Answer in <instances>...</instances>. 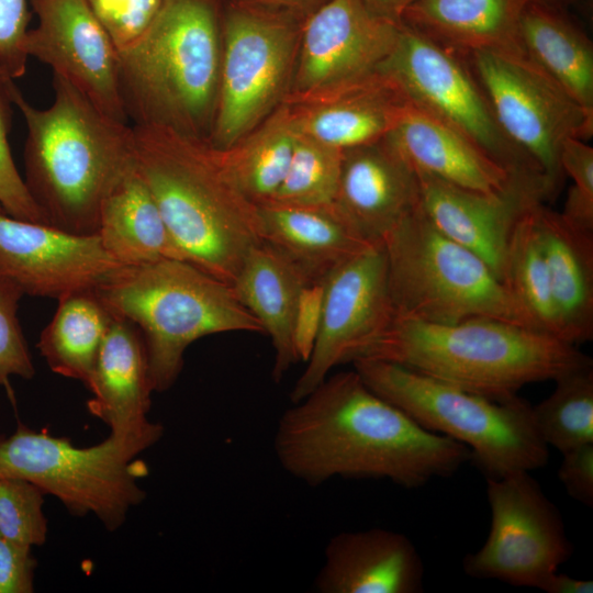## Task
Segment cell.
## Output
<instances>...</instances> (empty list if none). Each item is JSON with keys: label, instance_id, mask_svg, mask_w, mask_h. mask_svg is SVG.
Listing matches in <instances>:
<instances>
[{"label": "cell", "instance_id": "cell-1", "mask_svg": "<svg viewBox=\"0 0 593 593\" xmlns=\"http://www.w3.org/2000/svg\"><path fill=\"white\" fill-rule=\"evenodd\" d=\"M273 450L287 473L312 486L339 477L415 489L471 460L465 445L418 425L355 369L329 373L286 410Z\"/></svg>", "mask_w": 593, "mask_h": 593}, {"label": "cell", "instance_id": "cell-2", "mask_svg": "<svg viewBox=\"0 0 593 593\" xmlns=\"http://www.w3.org/2000/svg\"><path fill=\"white\" fill-rule=\"evenodd\" d=\"M132 127L134 161L181 258L232 284L260 243L258 206L206 139L164 125Z\"/></svg>", "mask_w": 593, "mask_h": 593}, {"label": "cell", "instance_id": "cell-3", "mask_svg": "<svg viewBox=\"0 0 593 593\" xmlns=\"http://www.w3.org/2000/svg\"><path fill=\"white\" fill-rule=\"evenodd\" d=\"M359 358L392 362L496 401L517 396L529 383L593 366L574 345L486 316L438 324L395 314L354 360Z\"/></svg>", "mask_w": 593, "mask_h": 593}, {"label": "cell", "instance_id": "cell-4", "mask_svg": "<svg viewBox=\"0 0 593 593\" xmlns=\"http://www.w3.org/2000/svg\"><path fill=\"white\" fill-rule=\"evenodd\" d=\"M53 89L51 105L38 109L11 86L26 125L24 182L49 225L97 234L101 202L133 160V127L56 75Z\"/></svg>", "mask_w": 593, "mask_h": 593}, {"label": "cell", "instance_id": "cell-5", "mask_svg": "<svg viewBox=\"0 0 593 593\" xmlns=\"http://www.w3.org/2000/svg\"><path fill=\"white\" fill-rule=\"evenodd\" d=\"M219 0H164L119 52L120 85L133 125H164L206 139L222 56Z\"/></svg>", "mask_w": 593, "mask_h": 593}, {"label": "cell", "instance_id": "cell-6", "mask_svg": "<svg viewBox=\"0 0 593 593\" xmlns=\"http://www.w3.org/2000/svg\"><path fill=\"white\" fill-rule=\"evenodd\" d=\"M94 291L112 315L138 328L155 392L175 384L195 340L221 333H264L231 283L184 259L123 266Z\"/></svg>", "mask_w": 593, "mask_h": 593}, {"label": "cell", "instance_id": "cell-7", "mask_svg": "<svg viewBox=\"0 0 593 593\" xmlns=\"http://www.w3.org/2000/svg\"><path fill=\"white\" fill-rule=\"evenodd\" d=\"M351 363L374 393L418 425L465 445L486 479L547 465L549 447L536 429L533 405L518 395L496 401L392 362Z\"/></svg>", "mask_w": 593, "mask_h": 593}, {"label": "cell", "instance_id": "cell-8", "mask_svg": "<svg viewBox=\"0 0 593 593\" xmlns=\"http://www.w3.org/2000/svg\"><path fill=\"white\" fill-rule=\"evenodd\" d=\"M382 244L396 315L438 324L486 316L535 329L506 284L479 256L437 230L419 205Z\"/></svg>", "mask_w": 593, "mask_h": 593}, {"label": "cell", "instance_id": "cell-9", "mask_svg": "<svg viewBox=\"0 0 593 593\" xmlns=\"http://www.w3.org/2000/svg\"><path fill=\"white\" fill-rule=\"evenodd\" d=\"M143 447L109 435L90 447L37 432L22 423L0 439V478L25 479L57 497L75 516L93 514L110 532L119 529L146 492L138 481L148 474L138 459Z\"/></svg>", "mask_w": 593, "mask_h": 593}, {"label": "cell", "instance_id": "cell-10", "mask_svg": "<svg viewBox=\"0 0 593 593\" xmlns=\"http://www.w3.org/2000/svg\"><path fill=\"white\" fill-rule=\"evenodd\" d=\"M224 3L217 97L208 142L226 148L258 126L286 98L302 22Z\"/></svg>", "mask_w": 593, "mask_h": 593}, {"label": "cell", "instance_id": "cell-11", "mask_svg": "<svg viewBox=\"0 0 593 593\" xmlns=\"http://www.w3.org/2000/svg\"><path fill=\"white\" fill-rule=\"evenodd\" d=\"M507 141L541 174L552 194L562 178L563 142L586 139V113L525 55L474 52L465 57Z\"/></svg>", "mask_w": 593, "mask_h": 593}, {"label": "cell", "instance_id": "cell-12", "mask_svg": "<svg viewBox=\"0 0 593 593\" xmlns=\"http://www.w3.org/2000/svg\"><path fill=\"white\" fill-rule=\"evenodd\" d=\"M491 523L462 561L467 575L540 590L573 553L562 516L529 471L486 479Z\"/></svg>", "mask_w": 593, "mask_h": 593}, {"label": "cell", "instance_id": "cell-13", "mask_svg": "<svg viewBox=\"0 0 593 593\" xmlns=\"http://www.w3.org/2000/svg\"><path fill=\"white\" fill-rule=\"evenodd\" d=\"M382 70L412 105L460 132L510 172L541 176L502 133L465 57L400 22Z\"/></svg>", "mask_w": 593, "mask_h": 593}, {"label": "cell", "instance_id": "cell-14", "mask_svg": "<svg viewBox=\"0 0 593 593\" xmlns=\"http://www.w3.org/2000/svg\"><path fill=\"white\" fill-rule=\"evenodd\" d=\"M395 317L383 244L347 258L324 278L322 322L290 400L309 394L338 365L351 362Z\"/></svg>", "mask_w": 593, "mask_h": 593}, {"label": "cell", "instance_id": "cell-15", "mask_svg": "<svg viewBox=\"0 0 593 593\" xmlns=\"http://www.w3.org/2000/svg\"><path fill=\"white\" fill-rule=\"evenodd\" d=\"M399 30L400 23L374 14L362 0L326 1L302 22L284 99L338 91L380 75Z\"/></svg>", "mask_w": 593, "mask_h": 593}, {"label": "cell", "instance_id": "cell-16", "mask_svg": "<svg viewBox=\"0 0 593 593\" xmlns=\"http://www.w3.org/2000/svg\"><path fill=\"white\" fill-rule=\"evenodd\" d=\"M37 25L25 52L48 65L99 110L127 123L120 85L119 51L87 0H29Z\"/></svg>", "mask_w": 593, "mask_h": 593}, {"label": "cell", "instance_id": "cell-17", "mask_svg": "<svg viewBox=\"0 0 593 593\" xmlns=\"http://www.w3.org/2000/svg\"><path fill=\"white\" fill-rule=\"evenodd\" d=\"M121 267L97 234L21 220L0 205V278L23 295L58 300L92 290Z\"/></svg>", "mask_w": 593, "mask_h": 593}, {"label": "cell", "instance_id": "cell-18", "mask_svg": "<svg viewBox=\"0 0 593 593\" xmlns=\"http://www.w3.org/2000/svg\"><path fill=\"white\" fill-rule=\"evenodd\" d=\"M417 176L419 209L426 219L479 256L501 281L515 225L533 205L552 195L539 176L514 175L499 192L465 189L422 172Z\"/></svg>", "mask_w": 593, "mask_h": 593}, {"label": "cell", "instance_id": "cell-19", "mask_svg": "<svg viewBox=\"0 0 593 593\" xmlns=\"http://www.w3.org/2000/svg\"><path fill=\"white\" fill-rule=\"evenodd\" d=\"M86 388L89 412L108 425L110 435L145 450L163 437V425L147 416L155 391L143 337L130 321L112 315Z\"/></svg>", "mask_w": 593, "mask_h": 593}, {"label": "cell", "instance_id": "cell-20", "mask_svg": "<svg viewBox=\"0 0 593 593\" xmlns=\"http://www.w3.org/2000/svg\"><path fill=\"white\" fill-rule=\"evenodd\" d=\"M418 205L417 172L387 136L344 150L334 206L363 239L381 243Z\"/></svg>", "mask_w": 593, "mask_h": 593}, {"label": "cell", "instance_id": "cell-21", "mask_svg": "<svg viewBox=\"0 0 593 593\" xmlns=\"http://www.w3.org/2000/svg\"><path fill=\"white\" fill-rule=\"evenodd\" d=\"M424 563L405 535L385 528L342 532L328 540L315 578L321 593H421Z\"/></svg>", "mask_w": 593, "mask_h": 593}, {"label": "cell", "instance_id": "cell-22", "mask_svg": "<svg viewBox=\"0 0 593 593\" xmlns=\"http://www.w3.org/2000/svg\"><path fill=\"white\" fill-rule=\"evenodd\" d=\"M283 102L299 133L343 150L388 136L410 103L383 70L349 88Z\"/></svg>", "mask_w": 593, "mask_h": 593}, {"label": "cell", "instance_id": "cell-23", "mask_svg": "<svg viewBox=\"0 0 593 593\" xmlns=\"http://www.w3.org/2000/svg\"><path fill=\"white\" fill-rule=\"evenodd\" d=\"M387 138L417 172L465 189L499 192L518 175L460 132L411 103Z\"/></svg>", "mask_w": 593, "mask_h": 593}, {"label": "cell", "instance_id": "cell-24", "mask_svg": "<svg viewBox=\"0 0 593 593\" xmlns=\"http://www.w3.org/2000/svg\"><path fill=\"white\" fill-rule=\"evenodd\" d=\"M529 0H414L401 23L456 54L525 55L519 20Z\"/></svg>", "mask_w": 593, "mask_h": 593}, {"label": "cell", "instance_id": "cell-25", "mask_svg": "<svg viewBox=\"0 0 593 593\" xmlns=\"http://www.w3.org/2000/svg\"><path fill=\"white\" fill-rule=\"evenodd\" d=\"M546 257L561 340L579 345L593 337V233L567 222L544 202L533 208Z\"/></svg>", "mask_w": 593, "mask_h": 593}, {"label": "cell", "instance_id": "cell-26", "mask_svg": "<svg viewBox=\"0 0 593 593\" xmlns=\"http://www.w3.org/2000/svg\"><path fill=\"white\" fill-rule=\"evenodd\" d=\"M259 237L311 281L322 280L340 262L372 243L363 239L329 206H258Z\"/></svg>", "mask_w": 593, "mask_h": 593}, {"label": "cell", "instance_id": "cell-27", "mask_svg": "<svg viewBox=\"0 0 593 593\" xmlns=\"http://www.w3.org/2000/svg\"><path fill=\"white\" fill-rule=\"evenodd\" d=\"M309 282L291 260L260 242L248 251L232 283L239 301L271 339L272 378L277 382L298 362L292 340L293 320L300 293Z\"/></svg>", "mask_w": 593, "mask_h": 593}, {"label": "cell", "instance_id": "cell-28", "mask_svg": "<svg viewBox=\"0 0 593 593\" xmlns=\"http://www.w3.org/2000/svg\"><path fill=\"white\" fill-rule=\"evenodd\" d=\"M97 235L122 266L182 259L134 156L101 202Z\"/></svg>", "mask_w": 593, "mask_h": 593}, {"label": "cell", "instance_id": "cell-29", "mask_svg": "<svg viewBox=\"0 0 593 593\" xmlns=\"http://www.w3.org/2000/svg\"><path fill=\"white\" fill-rule=\"evenodd\" d=\"M519 33L525 56L593 116V47L555 5L527 1Z\"/></svg>", "mask_w": 593, "mask_h": 593}, {"label": "cell", "instance_id": "cell-30", "mask_svg": "<svg viewBox=\"0 0 593 593\" xmlns=\"http://www.w3.org/2000/svg\"><path fill=\"white\" fill-rule=\"evenodd\" d=\"M299 135L291 107L281 102L258 126L233 145L215 148L225 174L257 206L282 183Z\"/></svg>", "mask_w": 593, "mask_h": 593}, {"label": "cell", "instance_id": "cell-31", "mask_svg": "<svg viewBox=\"0 0 593 593\" xmlns=\"http://www.w3.org/2000/svg\"><path fill=\"white\" fill-rule=\"evenodd\" d=\"M111 320L94 289L66 294L36 347L53 372L87 387Z\"/></svg>", "mask_w": 593, "mask_h": 593}, {"label": "cell", "instance_id": "cell-32", "mask_svg": "<svg viewBox=\"0 0 593 593\" xmlns=\"http://www.w3.org/2000/svg\"><path fill=\"white\" fill-rule=\"evenodd\" d=\"M535 205L515 225L506 254L503 282L534 328L561 340L548 266L533 214Z\"/></svg>", "mask_w": 593, "mask_h": 593}, {"label": "cell", "instance_id": "cell-33", "mask_svg": "<svg viewBox=\"0 0 593 593\" xmlns=\"http://www.w3.org/2000/svg\"><path fill=\"white\" fill-rule=\"evenodd\" d=\"M553 391L533 406L542 441L561 454L593 443V366L555 380Z\"/></svg>", "mask_w": 593, "mask_h": 593}, {"label": "cell", "instance_id": "cell-34", "mask_svg": "<svg viewBox=\"0 0 593 593\" xmlns=\"http://www.w3.org/2000/svg\"><path fill=\"white\" fill-rule=\"evenodd\" d=\"M343 156V149L299 133L284 179L267 204L333 205L337 197Z\"/></svg>", "mask_w": 593, "mask_h": 593}, {"label": "cell", "instance_id": "cell-35", "mask_svg": "<svg viewBox=\"0 0 593 593\" xmlns=\"http://www.w3.org/2000/svg\"><path fill=\"white\" fill-rule=\"evenodd\" d=\"M44 495L37 485L25 479L1 477L0 534L31 548L44 545L47 538Z\"/></svg>", "mask_w": 593, "mask_h": 593}, {"label": "cell", "instance_id": "cell-36", "mask_svg": "<svg viewBox=\"0 0 593 593\" xmlns=\"http://www.w3.org/2000/svg\"><path fill=\"white\" fill-rule=\"evenodd\" d=\"M14 82L0 68V205L18 219L48 224L21 177L9 144L12 116L11 86Z\"/></svg>", "mask_w": 593, "mask_h": 593}, {"label": "cell", "instance_id": "cell-37", "mask_svg": "<svg viewBox=\"0 0 593 593\" xmlns=\"http://www.w3.org/2000/svg\"><path fill=\"white\" fill-rule=\"evenodd\" d=\"M559 163L562 174L573 182L560 214L571 225L593 233V148L583 139L567 138Z\"/></svg>", "mask_w": 593, "mask_h": 593}, {"label": "cell", "instance_id": "cell-38", "mask_svg": "<svg viewBox=\"0 0 593 593\" xmlns=\"http://www.w3.org/2000/svg\"><path fill=\"white\" fill-rule=\"evenodd\" d=\"M22 292L0 278V387L10 394V379L30 380L35 374L33 358L18 318Z\"/></svg>", "mask_w": 593, "mask_h": 593}, {"label": "cell", "instance_id": "cell-39", "mask_svg": "<svg viewBox=\"0 0 593 593\" xmlns=\"http://www.w3.org/2000/svg\"><path fill=\"white\" fill-rule=\"evenodd\" d=\"M87 1L120 52L142 35L164 0Z\"/></svg>", "mask_w": 593, "mask_h": 593}, {"label": "cell", "instance_id": "cell-40", "mask_svg": "<svg viewBox=\"0 0 593 593\" xmlns=\"http://www.w3.org/2000/svg\"><path fill=\"white\" fill-rule=\"evenodd\" d=\"M29 0H0V68L10 78L26 70L25 37L29 32Z\"/></svg>", "mask_w": 593, "mask_h": 593}, {"label": "cell", "instance_id": "cell-41", "mask_svg": "<svg viewBox=\"0 0 593 593\" xmlns=\"http://www.w3.org/2000/svg\"><path fill=\"white\" fill-rule=\"evenodd\" d=\"M324 279L306 283L299 296L293 320L292 340L298 361L306 362L322 322Z\"/></svg>", "mask_w": 593, "mask_h": 593}, {"label": "cell", "instance_id": "cell-42", "mask_svg": "<svg viewBox=\"0 0 593 593\" xmlns=\"http://www.w3.org/2000/svg\"><path fill=\"white\" fill-rule=\"evenodd\" d=\"M36 566L31 547L0 534V593H32Z\"/></svg>", "mask_w": 593, "mask_h": 593}, {"label": "cell", "instance_id": "cell-43", "mask_svg": "<svg viewBox=\"0 0 593 593\" xmlns=\"http://www.w3.org/2000/svg\"><path fill=\"white\" fill-rule=\"evenodd\" d=\"M558 478L567 493L588 507L593 506V443L562 454Z\"/></svg>", "mask_w": 593, "mask_h": 593}, {"label": "cell", "instance_id": "cell-44", "mask_svg": "<svg viewBox=\"0 0 593 593\" xmlns=\"http://www.w3.org/2000/svg\"><path fill=\"white\" fill-rule=\"evenodd\" d=\"M248 9L282 14L303 22L328 0H222Z\"/></svg>", "mask_w": 593, "mask_h": 593}, {"label": "cell", "instance_id": "cell-45", "mask_svg": "<svg viewBox=\"0 0 593 593\" xmlns=\"http://www.w3.org/2000/svg\"><path fill=\"white\" fill-rule=\"evenodd\" d=\"M540 591L546 593H592L593 581L572 578L556 571L548 578Z\"/></svg>", "mask_w": 593, "mask_h": 593}, {"label": "cell", "instance_id": "cell-46", "mask_svg": "<svg viewBox=\"0 0 593 593\" xmlns=\"http://www.w3.org/2000/svg\"><path fill=\"white\" fill-rule=\"evenodd\" d=\"M414 0H362L374 14L393 22H401L402 14Z\"/></svg>", "mask_w": 593, "mask_h": 593}, {"label": "cell", "instance_id": "cell-47", "mask_svg": "<svg viewBox=\"0 0 593 593\" xmlns=\"http://www.w3.org/2000/svg\"><path fill=\"white\" fill-rule=\"evenodd\" d=\"M530 1H536V2H541V3L555 5V4L562 3V2H566V1H569V0H530Z\"/></svg>", "mask_w": 593, "mask_h": 593}, {"label": "cell", "instance_id": "cell-48", "mask_svg": "<svg viewBox=\"0 0 593 593\" xmlns=\"http://www.w3.org/2000/svg\"><path fill=\"white\" fill-rule=\"evenodd\" d=\"M2 438V436L0 435V439Z\"/></svg>", "mask_w": 593, "mask_h": 593}]
</instances>
